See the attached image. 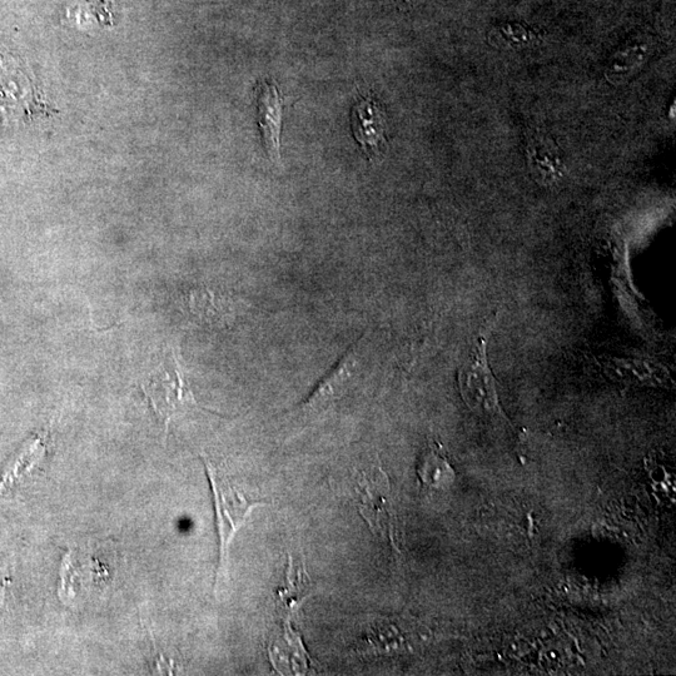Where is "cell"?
<instances>
[{
  "instance_id": "cell-11",
  "label": "cell",
  "mask_w": 676,
  "mask_h": 676,
  "mask_svg": "<svg viewBox=\"0 0 676 676\" xmlns=\"http://www.w3.org/2000/svg\"><path fill=\"white\" fill-rule=\"evenodd\" d=\"M68 17L82 29H104L114 27V14L108 0H83Z\"/></svg>"
},
{
  "instance_id": "cell-7",
  "label": "cell",
  "mask_w": 676,
  "mask_h": 676,
  "mask_svg": "<svg viewBox=\"0 0 676 676\" xmlns=\"http://www.w3.org/2000/svg\"><path fill=\"white\" fill-rule=\"evenodd\" d=\"M352 128L366 156L377 158L386 147V118L374 99L362 98L352 108Z\"/></svg>"
},
{
  "instance_id": "cell-4",
  "label": "cell",
  "mask_w": 676,
  "mask_h": 676,
  "mask_svg": "<svg viewBox=\"0 0 676 676\" xmlns=\"http://www.w3.org/2000/svg\"><path fill=\"white\" fill-rule=\"evenodd\" d=\"M389 491V481L380 469L361 472L355 482L357 507L362 518L372 533L394 544L395 525Z\"/></svg>"
},
{
  "instance_id": "cell-6",
  "label": "cell",
  "mask_w": 676,
  "mask_h": 676,
  "mask_svg": "<svg viewBox=\"0 0 676 676\" xmlns=\"http://www.w3.org/2000/svg\"><path fill=\"white\" fill-rule=\"evenodd\" d=\"M599 366L611 379L629 384L669 386L671 377L659 362L638 357L601 356Z\"/></svg>"
},
{
  "instance_id": "cell-12",
  "label": "cell",
  "mask_w": 676,
  "mask_h": 676,
  "mask_svg": "<svg viewBox=\"0 0 676 676\" xmlns=\"http://www.w3.org/2000/svg\"><path fill=\"white\" fill-rule=\"evenodd\" d=\"M296 579L292 580L287 571V584L285 588L277 590V600H280L281 613H293V610L300 608L303 600L310 596L308 594V583L305 569L297 570Z\"/></svg>"
},
{
  "instance_id": "cell-5",
  "label": "cell",
  "mask_w": 676,
  "mask_h": 676,
  "mask_svg": "<svg viewBox=\"0 0 676 676\" xmlns=\"http://www.w3.org/2000/svg\"><path fill=\"white\" fill-rule=\"evenodd\" d=\"M364 340L365 336H362L341 356L332 370L315 387L312 394L302 402L301 411L306 414L318 412L345 394L355 376L359 374Z\"/></svg>"
},
{
  "instance_id": "cell-3",
  "label": "cell",
  "mask_w": 676,
  "mask_h": 676,
  "mask_svg": "<svg viewBox=\"0 0 676 676\" xmlns=\"http://www.w3.org/2000/svg\"><path fill=\"white\" fill-rule=\"evenodd\" d=\"M487 336L482 333L466 357L459 371L462 400L471 411L481 417H504L494 375L487 361Z\"/></svg>"
},
{
  "instance_id": "cell-8",
  "label": "cell",
  "mask_w": 676,
  "mask_h": 676,
  "mask_svg": "<svg viewBox=\"0 0 676 676\" xmlns=\"http://www.w3.org/2000/svg\"><path fill=\"white\" fill-rule=\"evenodd\" d=\"M258 123H260L266 152L273 161H280L281 122L283 99L271 82H261L256 88Z\"/></svg>"
},
{
  "instance_id": "cell-1",
  "label": "cell",
  "mask_w": 676,
  "mask_h": 676,
  "mask_svg": "<svg viewBox=\"0 0 676 676\" xmlns=\"http://www.w3.org/2000/svg\"><path fill=\"white\" fill-rule=\"evenodd\" d=\"M141 390L162 422L164 437L172 419L190 409L205 411L191 390L177 347H169L161 364L144 380Z\"/></svg>"
},
{
  "instance_id": "cell-9",
  "label": "cell",
  "mask_w": 676,
  "mask_h": 676,
  "mask_svg": "<svg viewBox=\"0 0 676 676\" xmlns=\"http://www.w3.org/2000/svg\"><path fill=\"white\" fill-rule=\"evenodd\" d=\"M417 476L422 486L432 490L447 489L455 480V470L447 459L444 447L431 441L417 462Z\"/></svg>"
},
{
  "instance_id": "cell-2",
  "label": "cell",
  "mask_w": 676,
  "mask_h": 676,
  "mask_svg": "<svg viewBox=\"0 0 676 676\" xmlns=\"http://www.w3.org/2000/svg\"><path fill=\"white\" fill-rule=\"evenodd\" d=\"M208 479H210L213 505H215L218 540H220V561H218L216 585L221 575L226 574L228 550L238 530L246 524L255 507L266 506L263 502L248 499L225 475L218 471L206 456H202Z\"/></svg>"
},
{
  "instance_id": "cell-10",
  "label": "cell",
  "mask_w": 676,
  "mask_h": 676,
  "mask_svg": "<svg viewBox=\"0 0 676 676\" xmlns=\"http://www.w3.org/2000/svg\"><path fill=\"white\" fill-rule=\"evenodd\" d=\"M46 454V439L41 436H34L23 447V450L19 452L16 460L9 466L6 474L3 475V479L0 480V492L8 486L16 484L19 479L26 476L29 471H32L44 459Z\"/></svg>"
}]
</instances>
